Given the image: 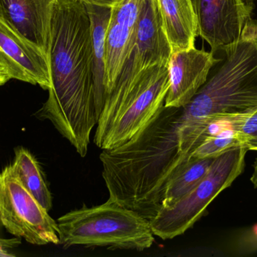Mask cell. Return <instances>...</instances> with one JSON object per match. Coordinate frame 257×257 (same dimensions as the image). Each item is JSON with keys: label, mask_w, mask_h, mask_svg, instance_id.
Returning <instances> with one entry per match:
<instances>
[{"label": "cell", "mask_w": 257, "mask_h": 257, "mask_svg": "<svg viewBox=\"0 0 257 257\" xmlns=\"http://www.w3.org/2000/svg\"><path fill=\"white\" fill-rule=\"evenodd\" d=\"M139 9L140 0H119L111 8L105 40L108 95L134 44Z\"/></svg>", "instance_id": "7c38bea8"}, {"label": "cell", "mask_w": 257, "mask_h": 257, "mask_svg": "<svg viewBox=\"0 0 257 257\" xmlns=\"http://www.w3.org/2000/svg\"><path fill=\"white\" fill-rule=\"evenodd\" d=\"M255 236L253 237V238H250V241H251L252 249H255V250H257V232H254Z\"/></svg>", "instance_id": "cb8c5ba5"}, {"label": "cell", "mask_w": 257, "mask_h": 257, "mask_svg": "<svg viewBox=\"0 0 257 257\" xmlns=\"http://www.w3.org/2000/svg\"><path fill=\"white\" fill-rule=\"evenodd\" d=\"M214 158H195L190 156L169 181L162 208L173 206L189 194L205 178Z\"/></svg>", "instance_id": "2e32d148"}, {"label": "cell", "mask_w": 257, "mask_h": 257, "mask_svg": "<svg viewBox=\"0 0 257 257\" xmlns=\"http://www.w3.org/2000/svg\"><path fill=\"white\" fill-rule=\"evenodd\" d=\"M197 20L198 36L211 48L221 51L236 42L252 19L253 6L245 0H190Z\"/></svg>", "instance_id": "ba28073f"}, {"label": "cell", "mask_w": 257, "mask_h": 257, "mask_svg": "<svg viewBox=\"0 0 257 257\" xmlns=\"http://www.w3.org/2000/svg\"><path fill=\"white\" fill-rule=\"evenodd\" d=\"M81 1L85 4L94 5V6L111 9L119 0H81Z\"/></svg>", "instance_id": "ffe728a7"}, {"label": "cell", "mask_w": 257, "mask_h": 257, "mask_svg": "<svg viewBox=\"0 0 257 257\" xmlns=\"http://www.w3.org/2000/svg\"><path fill=\"white\" fill-rule=\"evenodd\" d=\"M181 111L163 106L136 135L99 155L108 199L149 221L161 210L169 181L190 159L178 143Z\"/></svg>", "instance_id": "7a4b0ae2"}, {"label": "cell", "mask_w": 257, "mask_h": 257, "mask_svg": "<svg viewBox=\"0 0 257 257\" xmlns=\"http://www.w3.org/2000/svg\"><path fill=\"white\" fill-rule=\"evenodd\" d=\"M11 167L24 187L49 211L52 208V196L40 165L30 151L24 147L17 148Z\"/></svg>", "instance_id": "9a60e30c"}, {"label": "cell", "mask_w": 257, "mask_h": 257, "mask_svg": "<svg viewBox=\"0 0 257 257\" xmlns=\"http://www.w3.org/2000/svg\"><path fill=\"white\" fill-rule=\"evenodd\" d=\"M20 238H0V257L15 256L14 250L21 245Z\"/></svg>", "instance_id": "d6986e66"}, {"label": "cell", "mask_w": 257, "mask_h": 257, "mask_svg": "<svg viewBox=\"0 0 257 257\" xmlns=\"http://www.w3.org/2000/svg\"><path fill=\"white\" fill-rule=\"evenodd\" d=\"M167 64L148 68L126 90L106 98L93 140L97 147L103 150L125 143L155 117L169 92Z\"/></svg>", "instance_id": "5b68a950"}, {"label": "cell", "mask_w": 257, "mask_h": 257, "mask_svg": "<svg viewBox=\"0 0 257 257\" xmlns=\"http://www.w3.org/2000/svg\"><path fill=\"white\" fill-rule=\"evenodd\" d=\"M233 129L238 132V135L242 140L243 146H244V143L249 139L257 134V112Z\"/></svg>", "instance_id": "ac0fdd59"}, {"label": "cell", "mask_w": 257, "mask_h": 257, "mask_svg": "<svg viewBox=\"0 0 257 257\" xmlns=\"http://www.w3.org/2000/svg\"><path fill=\"white\" fill-rule=\"evenodd\" d=\"M220 52V67L182 107L177 131L183 153L196 149L213 122L234 128L257 112V21L250 20L240 39Z\"/></svg>", "instance_id": "3957f363"}, {"label": "cell", "mask_w": 257, "mask_h": 257, "mask_svg": "<svg viewBox=\"0 0 257 257\" xmlns=\"http://www.w3.org/2000/svg\"><path fill=\"white\" fill-rule=\"evenodd\" d=\"M220 60L211 51L196 47L172 51L168 60L169 89L165 107L181 108L187 105Z\"/></svg>", "instance_id": "9c48e42d"}, {"label": "cell", "mask_w": 257, "mask_h": 257, "mask_svg": "<svg viewBox=\"0 0 257 257\" xmlns=\"http://www.w3.org/2000/svg\"><path fill=\"white\" fill-rule=\"evenodd\" d=\"M253 167V174H252L251 178H250V181H251L253 187H254L255 189H257V156L256 158H255Z\"/></svg>", "instance_id": "603a6c76"}, {"label": "cell", "mask_w": 257, "mask_h": 257, "mask_svg": "<svg viewBox=\"0 0 257 257\" xmlns=\"http://www.w3.org/2000/svg\"><path fill=\"white\" fill-rule=\"evenodd\" d=\"M85 6L90 18L91 29L95 104L99 119V115L103 109L108 95L106 84L105 40L111 17V9L90 4H85Z\"/></svg>", "instance_id": "5bb4252c"}, {"label": "cell", "mask_w": 257, "mask_h": 257, "mask_svg": "<svg viewBox=\"0 0 257 257\" xmlns=\"http://www.w3.org/2000/svg\"><path fill=\"white\" fill-rule=\"evenodd\" d=\"M0 223L30 244H60L57 222L21 184L11 165L0 172Z\"/></svg>", "instance_id": "52a82bcc"}, {"label": "cell", "mask_w": 257, "mask_h": 257, "mask_svg": "<svg viewBox=\"0 0 257 257\" xmlns=\"http://www.w3.org/2000/svg\"><path fill=\"white\" fill-rule=\"evenodd\" d=\"M48 60L51 88L38 116L49 120L84 158L98 116L90 21L81 0L56 2Z\"/></svg>", "instance_id": "6da1fadb"}, {"label": "cell", "mask_w": 257, "mask_h": 257, "mask_svg": "<svg viewBox=\"0 0 257 257\" xmlns=\"http://www.w3.org/2000/svg\"><path fill=\"white\" fill-rule=\"evenodd\" d=\"M60 244L143 251L152 247L149 220L108 199L91 208L74 210L57 220Z\"/></svg>", "instance_id": "277c9868"}, {"label": "cell", "mask_w": 257, "mask_h": 257, "mask_svg": "<svg viewBox=\"0 0 257 257\" xmlns=\"http://www.w3.org/2000/svg\"><path fill=\"white\" fill-rule=\"evenodd\" d=\"M244 147L248 151H257V134L249 139L244 145Z\"/></svg>", "instance_id": "7402d4cb"}, {"label": "cell", "mask_w": 257, "mask_h": 257, "mask_svg": "<svg viewBox=\"0 0 257 257\" xmlns=\"http://www.w3.org/2000/svg\"><path fill=\"white\" fill-rule=\"evenodd\" d=\"M10 79H12V78L9 75L7 69H6V67L2 63H0V86L6 84Z\"/></svg>", "instance_id": "44dd1931"}, {"label": "cell", "mask_w": 257, "mask_h": 257, "mask_svg": "<svg viewBox=\"0 0 257 257\" xmlns=\"http://www.w3.org/2000/svg\"><path fill=\"white\" fill-rule=\"evenodd\" d=\"M241 146H243V142L238 132L233 128H229L207 137L190 154V156L195 158H214L232 148Z\"/></svg>", "instance_id": "e0dca14e"}, {"label": "cell", "mask_w": 257, "mask_h": 257, "mask_svg": "<svg viewBox=\"0 0 257 257\" xmlns=\"http://www.w3.org/2000/svg\"><path fill=\"white\" fill-rule=\"evenodd\" d=\"M163 30L172 51L194 48L197 20L190 0H157Z\"/></svg>", "instance_id": "4fadbf2b"}, {"label": "cell", "mask_w": 257, "mask_h": 257, "mask_svg": "<svg viewBox=\"0 0 257 257\" xmlns=\"http://www.w3.org/2000/svg\"><path fill=\"white\" fill-rule=\"evenodd\" d=\"M0 60L11 78L51 88L48 56L0 21Z\"/></svg>", "instance_id": "30bf717a"}, {"label": "cell", "mask_w": 257, "mask_h": 257, "mask_svg": "<svg viewBox=\"0 0 257 257\" xmlns=\"http://www.w3.org/2000/svg\"><path fill=\"white\" fill-rule=\"evenodd\" d=\"M247 152L241 146L215 157L205 178L189 194L173 206L162 208L150 220L154 235L163 240L173 239L193 227L212 201L243 173Z\"/></svg>", "instance_id": "8992f818"}, {"label": "cell", "mask_w": 257, "mask_h": 257, "mask_svg": "<svg viewBox=\"0 0 257 257\" xmlns=\"http://www.w3.org/2000/svg\"><path fill=\"white\" fill-rule=\"evenodd\" d=\"M0 63H2L1 60H0ZM2 64H3V63H2Z\"/></svg>", "instance_id": "484cf974"}, {"label": "cell", "mask_w": 257, "mask_h": 257, "mask_svg": "<svg viewBox=\"0 0 257 257\" xmlns=\"http://www.w3.org/2000/svg\"><path fill=\"white\" fill-rule=\"evenodd\" d=\"M247 1H249V2H253V1H255V0H247Z\"/></svg>", "instance_id": "d4e9b609"}, {"label": "cell", "mask_w": 257, "mask_h": 257, "mask_svg": "<svg viewBox=\"0 0 257 257\" xmlns=\"http://www.w3.org/2000/svg\"><path fill=\"white\" fill-rule=\"evenodd\" d=\"M57 0H0V21L48 57Z\"/></svg>", "instance_id": "8fae6325"}]
</instances>
